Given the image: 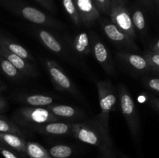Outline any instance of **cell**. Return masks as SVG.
<instances>
[{
  "label": "cell",
  "mask_w": 159,
  "mask_h": 158,
  "mask_svg": "<svg viewBox=\"0 0 159 158\" xmlns=\"http://www.w3.org/2000/svg\"><path fill=\"white\" fill-rule=\"evenodd\" d=\"M71 134L82 143L98 148L112 142L110 129L105 128L96 118L86 122L71 123Z\"/></svg>",
  "instance_id": "1"
},
{
  "label": "cell",
  "mask_w": 159,
  "mask_h": 158,
  "mask_svg": "<svg viewBox=\"0 0 159 158\" xmlns=\"http://www.w3.org/2000/svg\"><path fill=\"white\" fill-rule=\"evenodd\" d=\"M119 99L121 111L127 121L130 133L134 139L138 143L141 134L139 115L130 91L123 85L119 87Z\"/></svg>",
  "instance_id": "2"
},
{
  "label": "cell",
  "mask_w": 159,
  "mask_h": 158,
  "mask_svg": "<svg viewBox=\"0 0 159 158\" xmlns=\"http://www.w3.org/2000/svg\"><path fill=\"white\" fill-rule=\"evenodd\" d=\"M0 5L31 23L48 26H57L55 20L50 18L44 12L32 6L20 3L17 0H0Z\"/></svg>",
  "instance_id": "3"
},
{
  "label": "cell",
  "mask_w": 159,
  "mask_h": 158,
  "mask_svg": "<svg viewBox=\"0 0 159 158\" xmlns=\"http://www.w3.org/2000/svg\"><path fill=\"white\" fill-rule=\"evenodd\" d=\"M97 91L101 112L96 118L105 128L110 129V114L113 111L117 102L116 91L110 81H99L97 82Z\"/></svg>",
  "instance_id": "4"
},
{
  "label": "cell",
  "mask_w": 159,
  "mask_h": 158,
  "mask_svg": "<svg viewBox=\"0 0 159 158\" xmlns=\"http://www.w3.org/2000/svg\"><path fill=\"white\" fill-rule=\"evenodd\" d=\"M58 117L54 116L48 108L42 107H23L14 114V119L26 126H34L51 122H55Z\"/></svg>",
  "instance_id": "5"
},
{
  "label": "cell",
  "mask_w": 159,
  "mask_h": 158,
  "mask_svg": "<svg viewBox=\"0 0 159 158\" xmlns=\"http://www.w3.org/2000/svg\"><path fill=\"white\" fill-rule=\"evenodd\" d=\"M109 14L113 23L126 34L135 39L136 33L131 20V15L125 6L118 4L115 0H112Z\"/></svg>",
  "instance_id": "6"
},
{
  "label": "cell",
  "mask_w": 159,
  "mask_h": 158,
  "mask_svg": "<svg viewBox=\"0 0 159 158\" xmlns=\"http://www.w3.org/2000/svg\"><path fill=\"white\" fill-rule=\"evenodd\" d=\"M47 67L51 80L57 89L61 91H66L74 95H79V91H77L71 79L62 71L58 64L52 60H49L47 62Z\"/></svg>",
  "instance_id": "7"
},
{
  "label": "cell",
  "mask_w": 159,
  "mask_h": 158,
  "mask_svg": "<svg viewBox=\"0 0 159 158\" xmlns=\"http://www.w3.org/2000/svg\"><path fill=\"white\" fill-rule=\"evenodd\" d=\"M102 29L107 37L113 43H116L123 46L129 47L133 50H138V48L134 42V39L130 37L120 29L114 23H108L102 25Z\"/></svg>",
  "instance_id": "8"
},
{
  "label": "cell",
  "mask_w": 159,
  "mask_h": 158,
  "mask_svg": "<svg viewBox=\"0 0 159 158\" xmlns=\"http://www.w3.org/2000/svg\"><path fill=\"white\" fill-rule=\"evenodd\" d=\"M77 9L81 23L90 26L99 18L100 13L93 0H73Z\"/></svg>",
  "instance_id": "9"
},
{
  "label": "cell",
  "mask_w": 159,
  "mask_h": 158,
  "mask_svg": "<svg viewBox=\"0 0 159 158\" xmlns=\"http://www.w3.org/2000/svg\"><path fill=\"white\" fill-rule=\"evenodd\" d=\"M92 43V49L95 58L98 63L102 67L104 71L108 74H113L114 71L113 64L111 60L110 54L105 45L96 37H93Z\"/></svg>",
  "instance_id": "10"
},
{
  "label": "cell",
  "mask_w": 159,
  "mask_h": 158,
  "mask_svg": "<svg viewBox=\"0 0 159 158\" xmlns=\"http://www.w3.org/2000/svg\"><path fill=\"white\" fill-rule=\"evenodd\" d=\"M40 133L52 136H63L71 133V123L64 122H51L33 127Z\"/></svg>",
  "instance_id": "11"
},
{
  "label": "cell",
  "mask_w": 159,
  "mask_h": 158,
  "mask_svg": "<svg viewBox=\"0 0 159 158\" xmlns=\"http://www.w3.org/2000/svg\"><path fill=\"white\" fill-rule=\"evenodd\" d=\"M0 56L9 60L22 74H26V75H31L32 74H34V68L26 60H23L19 56L10 52L9 50L6 49L5 46L1 44H0Z\"/></svg>",
  "instance_id": "12"
},
{
  "label": "cell",
  "mask_w": 159,
  "mask_h": 158,
  "mask_svg": "<svg viewBox=\"0 0 159 158\" xmlns=\"http://www.w3.org/2000/svg\"><path fill=\"white\" fill-rule=\"evenodd\" d=\"M116 54H117V57L123 62H124L126 64L131 67L132 68H134L136 71L144 72V71H152V70L148 62L147 61V60L143 56L124 52L116 53Z\"/></svg>",
  "instance_id": "13"
},
{
  "label": "cell",
  "mask_w": 159,
  "mask_h": 158,
  "mask_svg": "<svg viewBox=\"0 0 159 158\" xmlns=\"http://www.w3.org/2000/svg\"><path fill=\"white\" fill-rule=\"evenodd\" d=\"M0 143L15 151L26 154V142L23 138L12 133H0Z\"/></svg>",
  "instance_id": "14"
},
{
  "label": "cell",
  "mask_w": 159,
  "mask_h": 158,
  "mask_svg": "<svg viewBox=\"0 0 159 158\" xmlns=\"http://www.w3.org/2000/svg\"><path fill=\"white\" fill-rule=\"evenodd\" d=\"M48 109L57 117L66 118L72 119H82L84 118V114L74 107L65 105H50Z\"/></svg>",
  "instance_id": "15"
},
{
  "label": "cell",
  "mask_w": 159,
  "mask_h": 158,
  "mask_svg": "<svg viewBox=\"0 0 159 158\" xmlns=\"http://www.w3.org/2000/svg\"><path fill=\"white\" fill-rule=\"evenodd\" d=\"M0 44L5 46L10 52L13 53L16 55L19 56L26 61L34 60V57H32V55L23 46H22L19 43H14L13 41L6 38V37L0 36Z\"/></svg>",
  "instance_id": "16"
},
{
  "label": "cell",
  "mask_w": 159,
  "mask_h": 158,
  "mask_svg": "<svg viewBox=\"0 0 159 158\" xmlns=\"http://www.w3.org/2000/svg\"><path fill=\"white\" fill-rule=\"evenodd\" d=\"M38 36L40 37L42 43L54 53H61L63 50L61 44L56 40L55 37L50 33L48 31L44 29H40L38 33Z\"/></svg>",
  "instance_id": "17"
},
{
  "label": "cell",
  "mask_w": 159,
  "mask_h": 158,
  "mask_svg": "<svg viewBox=\"0 0 159 158\" xmlns=\"http://www.w3.org/2000/svg\"><path fill=\"white\" fill-rule=\"evenodd\" d=\"M26 154L30 158H43L51 157L48 153V151L35 142H26Z\"/></svg>",
  "instance_id": "18"
},
{
  "label": "cell",
  "mask_w": 159,
  "mask_h": 158,
  "mask_svg": "<svg viewBox=\"0 0 159 158\" xmlns=\"http://www.w3.org/2000/svg\"><path fill=\"white\" fill-rule=\"evenodd\" d=\"M24 101L27 105L33 107L50 106L52 105L54 99L52 97L43 94H31L26 96Z\"/></svg>",
  "instance_id": "19"
},
{
  "label": "cell",
  "mask_w": 159,
  "mask_h": 158,
  "mask_svg": "<svg viewBox=\"0 0 159 158\" xmlns=\"http://www.w3.org/2000/svg\"><path fill=\"white\" fill-rule=\"evenodd\" d=\"M73 46L77 53L88 55L90 53L89 40L88 34L86 33H81L78 34L74 40Z\"/></svg>",
  "instance_id": "20"
},
{
  "label": "cell",
  "mask_w": 159,
  "mask_h": 158,
  "mask_svg": "<svg viewBox=\"0 0 159 158\" xmlns=\"http://www.w3.org/2000/svg\"><path fill=\"white\" fill-rule=\"evenodd\" d=\"M48 153L51 158H69L74 153V150L68 145L58 144L51 147Z\"/></svg>",
  "instance_id": "21"
},
{
  "label": "cell",
  "mask_w": 159,
  "mask_h": 158,
  "mask_svg": "<svg viewBox=\"0 0 159 158\" xmlns=\"http://www.w3.org/2000/svg\"><path fill=\"white\" fill-rule=\"evenodd\" d=\"M0 68L7 77L10 78H18L20 76V72L9 61L0 56Z\"/></svg>",
  "instance_id": "22"
},
{
  "label": "cell",
  "mask_w": 159,
  "mask_h": 158,
  "mask_svg": "<svg viewBox=\"0 0 159 158\" xmlns=\"http://www.w3.org/2000/svg\"><path fill=\"white\" fill-rule=\"evenodd\" d=\"M134 29L136 28L140 33H144L146 30V20L144 13L141 9H135L131 15Z\"/></svg>",
  "instance_id": "23"
},
{
  "label": "cell",
  "mask_w": 159,
  "mask_h": 158,
  "mask_svg": "<svg viewBox=\"0 0 159 158\" xmlns=\"http://www.w3.org/2000/svg\"><path fill=\"white\" fill-rule=\"evenodd\" d=\"M62 3H63L65 11L68 14V15L71 17L73 23L79 26L82 23H81V20L79 18V13H78L74 1L73 0H62Z\"/></svg>",
  "instance_id": "24"
},
{
  "label": "cell",
  "mask_w": 159,
  "mask_h": 158,
  "mask_svg": "<svg viewBox=\"0 0 159 158\" xmlns=\"http://www.w3.org/2000/svg\"><path fill=\"white\" fill-rule=\"evenodd\" d=\"M0 133H12L19 136H23V133L16 124L0 118Z\"/></svg>",
  "instance_id": "25"
},
{
  "label": "cell",
  "mask_w": 159,
  "mask_h": 158,
  "mask_svg": "<svg viewBox=\"0 0 159 158\" xmlns=\"http://www.w3.org/2000/svg\"><path fill=\"white\" fill-rule=\"evenodd\" d=\"M99 158H118L113 149V143H108L99 147Z\"/></svg>",
  "instance_id": "26"
},
{
  "label": "cell",
  "mask_w": 159,
  "mask_h": 158,
  "mask_svg": "<svg viewBox=\"0 0 159 158\" xmlns=\"http://www.w3.org/2000/svg\"><path fill=\"white\" fill-rule=\"evenodd\" d=\"M144 58L147 60L151 68L154 71H159V54L153 51H147L144 54Z\"/></svg>",
  "instance_id": "27"
},
{
  "label": "cell",
  "mask_w": 159,
  "mask_h": 158,
  "mask_svg": "<svg viewBox=\"0 0 159 158\" xmlns=\"http://www.w3.org/2000/svg\"><path fill=\"white\" fill-rule=\"evenodd\" d=\"M99 13L109 14L112 0H93Z\"/></svg>",
  "instance_id": "28"
},
{
  "label": "cell",
  "mask_w": 159,
  "mask_h": 158,
  "mask_svg": "<svg viewBox=\"0 0 159 158\" xmlns=\"http://www.w3.org/2000/svg\"><path fill=\"white\" fill-rule=\"evenodd\" d=\"M144 85L149 89L159 93V78L158 77H148L144 80Z\"/></svg>",
  "instance_id": "29"
},
{
  "label": "cell",
  "mask_w": 159,
  "mask_h": 158,
  "mask_svg": "<svg viewBox=\"0 0 159 158\" xmlns=\"http://www.w3.org/2000/svg\"><path fill=\"white\" fill-rule=\"evenodd\" d=\"M0 153L2 155L4 158H21L16 153H15L9 149L6 148L5 146L2 145V144H0Z\"/></svg>",
  "instance_id": "30"
},
{
  "label": "cell",
  "mask_w": 159,
  "mask_h": 158,
  "mask_svg": "<svg viewBox=\"0 0 159 158\" xmlns=\"http://www.w3.org/2000/svg\"><path fill=\"white\" fill-rule=\"evenodd\" d=\"M39 3L42 5L43 6H44L46 9H50V10H53V3L51 0H37Z\"/></svg>",
  "instance_id": "31"
},
{
  "label": "cell",
  "mask_w": 159,
  "mask_h": 158,
  "mask_svg": "<svg viewBox=\"0 0 159 158\" xmlns=\"http://www.w3.org/2000/svg\"><path fill=\"white\" fill-rule=\"evenodd\" d=\"M7 108V103L2 97H0V113H2L6 111Z\"/></svg>",
  "instance_id": "32"
},
{
  "label": "cell",
  "mask_w": 159,
  "mask_h": 158,
  "mask_svg": "<svg viewBox=\"0 0 159 158\" xmlns=\"http://www.w3.org/2000/svg\"><path fill=\"white\" fill-rule=\"evenodd\" d=\"M150 101L151 103L156 108V109H158L159 111V99H156V98H152L150 99Z\"/></svg>",
  "instance_id": "33"
},
{
  "label": "cell",
  "mask_w": 159,
  "mask_h": 158,
  "mask_svg": "<svg viewBox=\"0 0 159 158\" xmlns=\"http://www.w3.org/2000/svg\"><path fill=\"white\" fill-rule=\"evenodd\" d=\"M153 52H155V53H158L159 54V40L158 41H156V43H155V45L153 46V47H152V50Z\"/></svg>",
  "instance_id": "34"
},
{
  "label": "cell",
  "mask_w": 159,
  "mask_h": 158,
  "mask_svg": "<svg viewBox=\"0 0 159 158\" xmlns=\"http://www.w3.org/2000/svg\"><path fill=\"white\" fill-rule=\"evenodd\" d=\"M116 152H117V155H118V157L119 158H129V157H127V156H125V155L123 154L122 153H120V152H119V151H116Z\"/></svg>",
  "instance_id": "35"
},
{
  "label": "cell",
  "mask_w": 159,
  "mask_h": 158,
  "mask_svg": "<svg viewBox=\"0 0 159 158\" xmlns=\"http://www.w3.org/2000/svg\"><path fill=\"white\" fill-rule=\"evenodd\" d=\"M115 1H116V2L118 3V4L122 5V6H124V4H125V1H126V0H115Z\"/></svg>",
  "instance_id": "36"
},
{
  "label": "cell",
  "mask_w": 159,
  "mask_h": 158,
  "mask_svg": "<svg viewBox=\"0 0 159 158\" xmlns=\"http://www.w3.org/2000/svg\"><path fill=\"white\" fill-rule=\"evenodd\" d=\"M142 1H143V2L144 3V4L148 5L149 3H150V0H142Z\"/></svg>",
  "instance_id": "37"
},
{
  "label": "cell",
  "mask_w": 159,
  "mask_h": 158,
  "mask_svg": "<svg viewBox=\"0 0 159 158\" xmlns=\"http://www.w3.org/2000/svg\"><path fill=\"white\" fill-rule=\"evenodd\" d=\"M2 88H3V85H2V84L0 83V89H1Z\"/></svg>",
  "instance_id": "38"
},
{
  "label": "cell",
  "mask_w": 159,
  "mask_h": 158,
  "mask_svg": "<svg viewBox=\"0 0 159 158\" xmlns=\"http://www.w3.org/2000/svg\"><path fill=\"white\" fill-rule=\"evenodd\" d=\"M155 1H156V2L158 3V4H159V0H155Z\"/></svg>",
  "instance_id": "39"
},
{
  "label": "cell",
  "mask_w": 159,
  "mask_h": 158,
  "mask_svg": "<svg viewBox=\"0 0 159 158\" xmlns=\"http://www.w3.org/2000/svg\"><path fill=\"white\" fill-rule=\"evenodd\" d=\"M43 158H51V157H43Z\"/></svg>",
  "instance_id": "40"
},
{
  "label": "cell",
  "mask_w": 159,
  "mask_h": 158,
  "mask_svg": "<svg viewBox=\"0 0 159 158\" xmlns=\"http://www.w3.org/2000/svg\"><path fill=\"white\" fill-rule=\"evenodd\" d=\"M0 118H2V116H1V115H0Z\"/></svg>",
  "instance_id": "41"
}]
</instances>
